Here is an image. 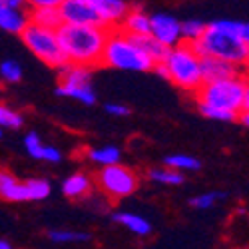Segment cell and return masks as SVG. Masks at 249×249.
I'll use <instances>...</instances> for the list:
<instances>
[{
	"label": "cell",
	"instance_id": "6da1fadb",
	"mask_svg": "<svg viewBox=\"0 0 249 249\" xmlns=\"http://www.w3.org/2000/svg\"><path fill=\"white\" fill-rule=\"evenodd\" d=\"M110 32L112 30L106 26L64 24L58 30V36H60V42L66 52L68 62L94 68L102 64Z\"/></svg>",
	"mask_w": 249,
	"mask_h": 249
},
{
	"label": "cell",
	"instance_id": "7a4b0ae2",
	"mask_svg": "<svg viewBox=\"0 0 249 249\" xmlns=\"http://www.w3.org/2000/svg\"><path fill=\"white\" fill-rule=\"evenodd\" d=\"M239 30H241V22H237V20H213V22L207 24L203 36H199L190 44L201 58L215 56L241 66L247 62L249 44L241 38Z\"/></svg>",
	"mask_w": 249,
	"mask_h": 249
},
{
	"label": "cell",
	"instance_id": "3957f363",
	"mask_svg": "<svg viewBox=\"0 0 249 249\" xmlns=\"http://www.w3.org/2000/svg\"><path fill=\"white\" fill-rule=\"evenodd\" d=\"M102 64L110 68H118V70H132V72H148L156 68V62L122 28H114L110 32Z\"/></svg>",
	"mask_w": 249,
	"mask_h": 249
},
{
	"label": "cell",
	"instance_id": "277c9868",
	"mask_svg": "<svg viewBox=\"0 0 249 249\" xmlns=\"http://www.w3.org/2000/svg\"><path fill=\"white\" fill-rule=\"evenodd\" d=\"M163 64L168 66L170 80L185 92L197 94L201 90V86L205 84L201 56L192 48L190 42H181V44L170 48Z\"/></svg>",
	"mask_w": 249,
	"mask_h": 249
},
{
	"label": "cell",
	"instance_id": "5b68a950",
	"mask_svg": "<svg viewBox=\"0 0 249 249\" xmlns=\"http://www.w3.org/2000/svg\"><path fill=\"white\" fill-rule=\"evenodd\" d=\"M245 88H247V78L237 76V78H227L217 82H205L196 96L199 104H207V106H213V108L241 114Z\"/></svg>",
	"mask_w": 249,
	"mask_h": 249
},
{
	"label": "cell",
	"instance_id": "8992f818",
	"mask_svg": "<svg viewBox=\"0 0 249 249\" xmlns=\"http://www.w3.org/2000/svg\"><path fill=\"white\" fill-rule=\"evenodd\" d=\"M20 36H22L24 46L38 60H42L44 64H48L50 68L60 70L64 64H68V58H66L64 48H62L58 30H48V28H42V26L30 22V26Z\"/></svg>",
	"mask_w": 249,
	"mask_h": 249
},
{
	"label": "cell",
	"instance_id": "52a82bcc",
	"mask_svg": "<svg viewBox=\"0 0 249 249\" xmlns=\"http://www.w3.org/2000/svg\"><path fill=\"white\" fill-rule=\"evenodd\" d=\"M58 96L74 98L82 104H96V92L92 86V70L82 64H64L60 68V86L56 88Z\"/></svg>",
	"mask_w": 249,
	"mask_h": 249
},
{
	"label": "cell",
	"instance_id": "ba28073f",
	"mask_svg": "<svg viewBox=\"0 0 249 249\" xmlns=\"http://www.w3.org/2000/svg\"><path fill=\"white\" fill-rule=\"evenodd\" d=\"M50 181L32 178L28 181H18L8 172L0 174V194L8 201H42L50 196Z\"/></svg>",
	"mask_w": 249,
	"mask_h": 249
},
{
	"label": "cell",
	"instance_id": "9c48e42d",
	"mask_svg": "<svg viewBox=\"0 0 249 249\" xmlns=\"http://www.w3.org/2000/svg\"><path fill=\"white\" fill-rule=\"evenodd\" d=\"M98 183L108 196H112L116 199H122V197H128L136 192L138 178L134 176L132 170L124 168V165H120V163H114V165H106V168L100 170Z\"/></svg>",
	"mask_w": 249,
	"mask_h": 249
},
{
	"label": "cell",
	"instance_id": "30bf717a",
	"mask_svg": "<svg viewBox=\"0 0 249 249\" xmlns=\"http://www.w3.org/2000/svg\"><path fill=\"white\" fill-rule=\"evenodd\" d=\"M152 34L168 48H174V46L183 42L181 22L170 14H163V12L152 14Z\"/></svg>",
	"mask_w": 249,
	"mask_h": 249
},
{
	"label": "cell",
	"instance_id": "8fae6325",
	"mask_svg": "<svg viewBox=\"0 0 249 249\" xmlns=\"http://www.w3.org/2000/svg\"><path fill=\"white\" fill-rule=\"evenodd\" d=\"M66 24H86V26H104L98 10L90 0H66L60 6Z\"/></svg>",
	"mask_w": 249,
	"mask_h": 249
},
{
	"label": "cell",
	"instance_id": "7c38bea8",
	"mask_svg": "<svg viewBox=\"0 0 249 249\" xmlns=\"http://www.w3.org/2000/svg\"><path fill=\"white\" fill-rule=\"evenodd\" d=\"M201 68H203L205 82H217V80L243 76L239 64H233V62H230V60L215 58V56H203L201 58Z\"/></svg>",
	"mask_w": 249,
	"mask_h": 249
},
{
	"label": "cell",
	"instance_id": "4fadbf2b",
	"mask_svg": "<svg viewBox=\"0 0 249 249\" xmlns=\"http://www.w3.org/2000/svg\"><path fill=\"white\" fill-rule=\"evenodd\" d=\"M90 2L98 10V14L102 18V24L110 30L122 28L124 18H126L130 12L128 4L124 2V0H90Z\"/></svg>",
	"mask_w": 249,
	"mask_h": 249
},
{
	"label": "cell",
	"instance_id": "5bb4252c",
	"mask_svg": "<svg viewBox=\"0 0 249 249\" xmlns=\"http://www.w3.org/2000/svg\"><path fill=\"white\" fill-rule=\"evenodd\" d=\"M32 16L24 8H6L0 6V28L10 34H24L30 26Z\"/></svg>",
	"mask_w": 249,
	"mask_h": 249
},
{
	"label": "cell",
	"instance_id": "9a60e30c",
	"mask_svg": "<svg viewBox=\"0 0 249 249\" xmlns=\"http://www.w3.org/2000/svg\"><path fill=\"white\" fill-rule=\"evenodd\" d=\"M30 16L32 22L48 28V30H60L62 26L66 24L64 14H62L60 6H44V8H30Z\"/></svg>",
	"mask_w": 249,
	"mask_h": 249
},
{
	"label": "cell",
	"instance_id": "2e32d148",
	"mask_svg": "<svg viewBox=\"0 0 249 249\" xmlns=\"http://www.w3.org/2000/svg\"><path fill=\"white\" fill-rule=\"evenodd\" d=\"M130 38L156 62V64H158V62H163L165 56H168L170 48L165 44H161L152 32H148V34H130Z\"/></svg>",
	"mask_w": 249,
	"mask_h": 249
},
{
	"label": "cell",
	"instance_id": "e0dca14e",
	"mask_svg": "<svg viewBox=\"0 0 249 249\" xmlns=\"http://www.w3.org/2000/svg\"><path fill=\"white\" fill-rule=\"evenodd\" d=\"M114 221L124 225L126 230H130L132 233L140 235V237H146L152 233V223L142 217L138 213H126V212H120V213H114Z\"/></svg>",
	"mask_w": 249,
	"mask_h": 249
},
{
	"label": "cell",
	"instance_id": "ac0fdd59",
	"mask_svg": "<svg viewBox=\"0 0 249 249\" xmlns=\"http://www.w3.org/2000/svg\"><path fill=\"white\" fill-rule=\"evenodd\" d=\"M122 30H126L128 34H148L152 32V16H148L140 8H134L124 18Z\"/></svg>",
	"mask_w": 249,
	"mask_h": 249
},
{
	"label": "cell",
	"instance_id": "d6986e66",
	"mask_svg": "<svg viewBox=\"0 0 249 249\" xmlns=\"http://www.w3.org/2000/svg\"><path fill=\"white\" fill-rule=\"evenodd\" d=\"M90 178L86 174H72L62 181V192L66 197H82L90 192Z\"/></svg>",
	"mask_w": 249,
	"mask_h": 249
},
{
	"label": "cell",
	"instance_id": "ffe728a7",
	"mask_svg": "<svg viewBox=\"0 0 249 249\" xmlns=\"http://www.w3.org/2000/svg\"><path fill=\"white\" fill-rule=\"evenodd\" d=\"M88 158L102 165V168H106V165H114L120 161V150L116 146H102V148H94L88 152Z\"/></svg>",
	"mask_w": 249,
	"mask_h": 249
},
{
	"label": "cell",
	"instance_id": "44dd1931",
	"mask_svg": "<svg viewBox=\"0 0 249 249\" xmlns=\"http://www.w3.org/2000/svg\"><path fill=\"white\" fill-rule=\"evenodd\" d=\"M163 163L168 168H174L178 172H196L201 168V163L197 158L194 156H185V154H174V156H168L163 160Z\"/></svg>",
	"mask_w": 249,
	"mask_h": 249
},
{
	"label": "cell",
	"instance_id": "7402d4cb",
	"mask_svg": "<svg viewBox=\"0 0 249 249\" xmlns=\"http://www.w3.org/2000/svg\"><path fill=\"white\" fill-rule=\"evenodd\" d=\"M150 179L152 181H158V183H163V185H179L183 183V176L181 172L174 170V168H156V170H150Z\"/></svg>",
	"mask_w": 249,
	"mask_h": 249
},
{
	"label": "cell",
	"instance_id": "603a6c76",
	"mask_svg": "<svg viewBox=\"0 0 249 249\" xmlns=\"http://www.w3.org/2000/svg\"><path fill=\"white\" fill-rule=\"evenodd\" d=\"M0 76H2L4 82L8 84H18L22 80V66L18 64L16 60H4L0 64Z\"/></svg>",
	"mask_w": 249,
	"mask_h": 249
},
{
	"label": "cell",
	"instance_id": "cb8c5ba5",
	"mask_svg": "<svg viewBox=\"0 0 249 249\" xmlns=\"http://www.w3.org/2000/svg\"><path fill=\"white\" fill-rule=\"evenodd\" d=\"M50 241L54 243H84L90 241V233H82V231H48Z\"/></svg>",
	"mask_w": 249,
	"mask_h": 249
},
{
	"label": "cell",
	"instance_id": "d4e9b609",
	"mask_svg": "<svg viewBox=\"0 0 249 249\" xmlns=\"http://www.w3.org/2000/svg\"><path fill=\"white\" fill-rule=\"evenodd\" d=\"M201 116L210 118V120H219V122H233L239 118V114L230 112V110H221V108H213V106H207V104H197Z\"/></svg>",
	"mask_w": 249,
	"mask_h": 249
},
{
	"label": "cell",
	"instance_id": "484cf974",
	"mask_svg": "<svg viewBox=\"0 0 249 249\" xmlns=\"http://www.w3.org/2000/svg\"><path fill=\"white\" fill-rule=\"evenodd\" d=\"M181 30H183V42H194L199 36H203L207 24L201 22V20H185V22H181Z\"/></svg>",
	"mask_w": 249,
	"mask_h": 249
},
{
	"label": "cell",
	"instance_id": "4316f807",
	"mask_svg": "<svg viewBox=\"0 0 249 249\" xmlns=\"http://www.w3.org/2000/svg\"><path fill=\"white\" fill-rule=\"evenodd\" d=\"M24 148H26L28 156L34 158V160H42V158H44L46 146H44L42 142H40V136H38L36 132H28V134H26V138H24Z\"/></svg>",
	"mask_w": 249,
	"mask_h": 249
},
{
	"label": "cell",
	"instance_id": "83f0119b",
	"mask_svg": "<svg viewBox=\"0 0 249 249\" xmlns=\"http://www.w3.org/2000/svg\"><path fill=\"white\" fill-rule=\"evenodd\" d=\"M0 124H2V128H12V130H18V128H22V124H24V118L20 116L18 112L2 106L0 108Z\"/></svg>",
	"mask_w": 249,
	"mask_h": 249
},
{
	"label": "cell",
	"instance_id": "f1b7e54d",
	"mask_svg": "<svg viewBox=\"0 0 249 249\" xmlns=\"http://www.w3.org/2000/svg\"><path fill=\"white\" fill-rule=\"evenodd\" d=\"M225 194H219V192H207V194H201V196H196L190 203L197 210H207V207H212L217 199H221Z\"/></svg>",
	"mask_w": 249,
	"mask_h": 249
},
{
	"label": "cell",
	"instance_id": "f546056e",
	"mask_svg": "<svg viewBox=\"0 0 249 249\" xmlns=\"http://www.w3.org/2000/svg\"><path fill=\"white\" fill-rule=\"evenodd\" d=\"M106 112H108L110 116H118V118L130 114L128 106H124V104H106Z\"/></svg>",
	"mask_w": 249,
	"mask_h": 249
},
{
	"label": "cell",
	"instance_id": "4dcf8cb0",
	"mask_svg": "<svg viewBox=\"0 0 249 249\" xmlns=\"http://www.w3.org/2000/svg\"><path fill=\"white\" fill-rule=\"evenodd\" d=\"M66 0H28L30 8H44V6H62Z\"/></svg>",
	"mask_w": 249,
	"mask_h": 249
},
{
	"label": "cell",
	"instance_id": "1f68e13d",
	"mask_svg": "<svg viewBox=\"0 0 249 249\" xmlns=\"http://www.w3.org/2000/svg\"><path fill=\"white\" fill-rule=\"evenodd\" d=\"M44 161H50V163H58L60 160H62V154H60V150L58 148H54V146H46V150H44V158H42Z\"/></svg>",
	"mask_w": 249,
	"mask_h": 249
},
{
	"label": "cell",
	"instance_id": "d6a6232c",
	"mask_svg": "<svg viewBox=\"0 0 249 249\" xmlns=\"http://www.w3.org/2000/svg\"><path fill=\"white\" fill-rule=\"evenodd\" d=\"M28 4V0H0V6L6 8H24Z\"/></svg>",
	"mask_w": 249,
	"mask_h": 249
},
{
	"label": "cell",
	"instance_id": "836d02e7",
	"mask_svg": "<svg viewBox=\"0 0 249 249\" xmlns=\"http://www.w3.org/2000/svg\"><path fill=\"white\" fill-rule=\"evenodd\" d=\"M161 78H165V80H170V72H168V66H165L163 64V62H158V64H156V68H154Z\"/></svg>",
	"mask_w": 249,
	"mask_h": 249
},
{
	"label": "cell",
	"instance_id": "e575fe53",
	"mask_svg": "<svg viewBox=\"0 0 249 249\" xmlns=\"http://www.w3.org/2000/svg\"><path fill=\"white\" fill-rule=\"evenodd\" d=\"M241 38L245 40V42L249 44V22H241V30H239Z\"/></svg>",
	"mask_w": 249,
	"mask_h": 249
},
{
	"label": "cell",
	"instance_id": "d590c367",
	"mask_svg": "<svg viewBox=\"0 0 249 249\" xmlns=\"http://www.w3.org/2000/svg\"><path fill=\"white\" fill-rule=\"evenodd\" d=\"M243 112H249V78H247V88H245V98H243Z\"/></svg>",
	"mask_w": 249,
	"mask_h": 249
},
{
	"label": "cell",
	"instance_id": "8d00e7d4",
	"mask_svg": "<svg viewBox=\"0 0 249 249\" xmlns=\"http://www.w3.org/2000/svg\"><path fill=\"white\" fill-rule=\"evenodd\" d=\"M239 120H241L243 126L249 128V112H241V114H239Z\"/></svg>",
	"mask_w": 249,
	"mask_h": 249
},
{
	"label": "cell",
	"instance_id": "74e56055",
	"mask_svg": "<svg viewBox=\"0 0 249 249\" xmlns=\"http://www.w3.org/2000/svg\"><path fill=\"white\" fill-rule=\"evenodd\" d=\"M0 249H12V245L6 239H2V241H0Z\"/></svg>",
	"mask_w": 249,
	"mask_h": 249
},
{
	"label": "cell",
	"instance_id": "f35d334b",
	"mask_svg": "<svg viewBox=\"0 0 249 249\" xmlns=\"http://www.w3.org/2000/svg\"><path fill=\"white\" fill-rule=\"evenodd\" d=\"M245 64H249V46H247V62H245Z\"/></svg>",
	"mask_w": 249,
	"mask_h": 249
}]
</instances>
